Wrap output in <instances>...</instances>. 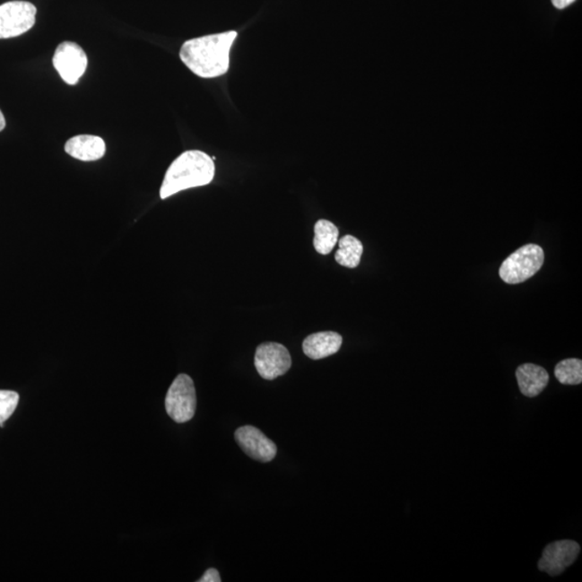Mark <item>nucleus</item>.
Masks as SVG:
<instances>
[{"instance_id": "obj_1", "label": "nucleus", "mask_w": 582, "mask_h": 582, "mask_svg": "<svg viewBox=\"0 0 582 582\" xmlns=\"http://www.w3.org/2000/svg\"><path fill=\"white\" fill-rule=\"evenodd\" d=\"M236 30L199 37L186 41L179 51L181 61L201 78L223 76L229 71L230 51L237 39Z\"/></svg>"}, {"instance_id": "obj_2", "label": "nucleus", "mask_w": 582, "mask_h": 582, "mask_svg": "<svg viewBox=\"0 0 582 582\" xmlns=\"http://www.w3.org/2000/svg\"><path fill=\"white\" fill-rule=\"evenodd\" d=\"M215 176V163L207 153L189 151L181 153L169 165L160 189L162 200L178 192L211 184Z\"/></svg>"}, {"instance_id": "obj_3", "label": "nucleus", "mask_w": 582, "mask_h": 582, "mask_svg": "<svg viewBox=\"0 0 582 582\" xmlns=\"http://www.w3.org/2000/svg\"><path fill=\"white\" fill-rule=\"evenodd\" d=\"M544 263V253L536 244L516 250L500 265L499 276L507 284L516 285L531 279Z\"/></svg>"}, {"instance_id": "obj_4", "label": "nucleus", "mask_w": 582, "mask_h": 582, "mask_svg": "<svg viewBox=\"0 0 582 582\" xmlns=\"http://www.w3.org/2000/svg\"><path fill=\"white\" fill-rule=\"evenodd\" d=\"M165 409L176 423H186L194 418L196 410L195 383L187 375H179L169 388Z\"/></svg>"}, {"instance_id": "obj_5", "label": "nucleus", "mask_w": 582, "mask_h": 582, "mask_svg": "<svg viewBox=\"0 0 582 582\" xmlns=\"http://www.w3.org/2000/svg\"><path fill=\"white\" fill-rule=\"evenodd\" d=\"M37 9L28 2H9L0 6V39H13L29 31L36 22Z\"/></svg>"}, {"instance_id": "obj_6", "label": "nucleus", "mask_w": 582, "mask_h": 582, "mask_svg": "<svg viewBox=\"0 0 582 582\" xmlns=\"http://www.w3.org/2000/svg\"><path fill=\"white\" fill-rule=\"evenodd\" d=\"M291 356L284 345L266 342L256 350L255 367L265 380H275L291 368Z\"/></svg>"}, {"instance_id": "obj_7", "label": "nucleus", "mask_w": 582, "mask_h": 582, "mask_svg": "<svg viewBox=\"0 0 582 582\" xmlns=\"http://www.w3.org/2000/svg\"><path fill=\"white\" fill-rule=\"evenodd\" d=\"M53 66L67 84H77L88 67V56L74 42H62L53 56Z\"/></svg>"}, {"instance_id": "obj_8", "label": "nucleus", "mask_w": 582, "mask_h": 582, "mask_svg": "<svg viewBox=\"0 0 582 582\" xmlns=\"http://www.w3.org/2000/svg\"><path fill=\"white\" fill-rule=\"evenodd\" d=\"M580 552V546L573 541H560L548 544L538 569L550 576H558L573 564Z\"/></svg>"}, {"instance_id": "obj_9", "label": "nucleus", "mask_w": 582, "mask_h": 582, "mask_svg": "<svg viewBox=\"0 0 582 582\" xmlns=\"http://www.w3.org/2000/svg\"><path fill=\"white\" fill-rule=\"evenodd\" d=\"M234 436L239 447L255 461L268 463L276 456L275 443L254 426L239 427Z\"/></svg>"}, {"instance_id": "obj_10", "label": "nucleus", "mask_w": 582, "mask_h": 582, "mask_svg": "<svg viewBox=\"0 0 582 582\" xmlns=\"http://www.w3.org/2000/svg\"><path fill=\"white\" fill-rule=\"evenodd\" d=\"M342 336L334 331H324L308 335L303 341L302 350L308 359L318 360L338 353L341 349Z\"/></svg>"}, {"instance_id": "obj_11", "label": "nucleus", "mask_w": 582, "mask_h": 582, "mask_svg": "<svg viewBox=\"0 0 582 582\" xmlns=\"http://www.w3.org/2000/svg\"><path fill=\"white\" fill-rule=\"evenodd\" d=\"M65 152L80 161H96L105 156L106 143L100 136L78 135L67 141Z\"/></svg>"}, {"instance_id": "obj_12", "label": "nucleus", "mask_w": 582, "mask_h": 582, "mask_svg": "<svg viewBox=\"0 0 582 582\" xmlns=\"http://www.w3.org/2000/svg\"><path fill=\"white\" fill-rule=\"evenodd\" d=\"M520 391L526 397H536L549 383V375L543 367L534 364H525L516 371Z\"/></svg>"}, {"instance_id": "obj_13", "label": "nucleus", "mask_w": 582, "mask_h": 582, "mask_svg": "<svg viewBox=\"0 0 582 582\" xmlns=\"http://www.w3.org/2000/svg\"><path fill=\"white\" fill-rule=\"evenodd\" d=\"M364 247L359 239L353 236H344L340 239L339 249L335 253L336 263L346 268L355 269L360 265Z\"/></svg>"}, {"instance_id": "obj_14", "label": "nucleus", "mask_w": 582, "mask_h": 582, "mask_svg": "<svg viewBox=\"0 0 582 582\" xmlns=\"http://www.w3.org/2000/svg\"><path fill=\"white\" fill-rule=\"evenodd\" d=\"M314 248L320 255L333 252L339 239V229L333 222L320 219L314 226Z\"/></svg>"}, {"instance_id": "obj_15", "label": "nucleus", "mask_w": 582, "mask_h": 582, "mask_svg": "<svg viewBox=\"0 0 582 582\" xmlns=\"http://www.w3.org/2000/svg\"><path fill=\"white\" fill-rule=\"evenodd\" d=\"M554 376L564 386H578L582 382V361L569 359L555 366Z\"/></svg>"}, {"instance_id": "obj_16", "label": "nucleus", "mask_w": 582, "mask_h": 582, "mask_svg": "<svg viewBox=\"0 0 582 582\" xmlns=\"http://www.w3.org/2000/svg\"><path fill=\"white\" fill-rule=\"evenodd\" d=\"M20 396L17 392L0 389V423H4L17 409Z\"/></svg>"}, {"instance_id": "obj_17", "label": "nucleus", "mask_w": 582, "mask_h": 582, "mask_svg": "<svg viewBox=\"0 0 582 582\" xmlns=\"http://www.w3.org/2000/svg\"><path fill=\"white\" fill-rule=\"evenodd\" d=\"M199 582H221V575H219L218 570L215 569H210L206 570V573L203 575L202 578L197 580Z\"/></svg>"}, {"instance_id": "obj_18", "label": "nucleus", "mask_w": 582, "mask_h": 582, "mask_svg": "<svg viewBox=\"0 0 582 582\" xmlns=\"http://www.w3.org/2000/svg\"><path fill=\"white\" fill-rule=\"evenodd\" d=\"M553 6L557 9H565L574 4L576 0H552Z\"/></svg>"}, {"instance_id": "obj_19", "label": "nucleus", "mask_w": 582, "mask_h": 582, "mask_svg": "<svg viewBox=\"0 0 582 582\" xmlns=\"http://www.w3.org/2000/svg\"><path fill=\"white\" fill-rule=\"evenodd\" d=\"M4 127H6V119H4L2 110H0V132H2Z\"/></svg>"}]
</instances>
